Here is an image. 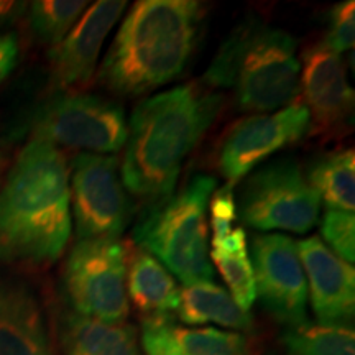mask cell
<instances>
[{
  "label": "cell",
  "mask_w": 355,
  "mask_h": 355,
  "mask_svg": "<svg viewBox=\"0 0 355 355\" xmlns=\"http://www.w3.org/2000/svg\"><path fill=\"white\" fill-rule=\"evenodd\" d=\"M222 96L206 86H178L144 99L127 123L122 183L153 204L175 193L184 162L219 115Z\"/></svg>",
  "instance_id": "6da1fadb"
},
{
  "label": "cell",
  "mask_w": 355,
  "mask_h": 355,
  "mask_svg": "<svg viewBox=\"0 0 355 355\" xmlns=\"http://www.w3.org/2000/svg\"><path fill=\"white\" fill-rule=\"evenodd\" d=\"M69 237L68 163L58 146L32 139L0 189V263H53Z\"/></svg>",
  "instance_id": "7a4b0ae2"
},
{
  "label": "cell",
  "mask_w": 355,
  "mask_h": 355,
  "mask_svg": "<svg viewBox=\"0 0 355 355\" xmlns=\"http://www.w3.org/2000/svg\"><path fill=\"white\" fill-rule=\"evenodd\" d=\"M201 19V3L193 0L135 2L105 53L99 81L127 97L175 81L193 55Z\"/></svg>",
  "instance_id": "3957f363"
},
{
  "label": "cell",
  "mask_w": 355,
  "mask_h": 355,
  "mask_svg": "<svg viewBox=\"0 0 355 355\" xmlns=\"http://www.w3.org/2000/svg\"><path fill=\"white\" fill-rule=\"evenodd\" d=\"M300 74L296 40L247 19L222 42L202 81L209 89H232L241 109L266 114L298 102Z\"/></svg>",
  "instance_id": "277c9868"
},
{
  "label": "cell",
  "mask_w": 355,
  "mask_h": 355,
  "mask_svg": "<svg viewBox=\"0 0 355 355\" xmlns=\"http://www.w3.org/2000/svg\"><path fill=\"white\" fill-rule=\"evenodd\" d=\"M217 181L198 175L150 209L133 230V241L153 255L184 286L214 279L207 250L206 212Z\"/></svg>",
  "instance_id": "5b68a950"
},
{
  "label": "cell",
  "mask_w": 355,
  "mask_h": 355,
  "mask_svg": "<svg viewBox=\"0 0 355 355\" xmlns=\"http://www.w3.org/2000/svg\"><path fill=\"white\" fill-rule=\"evenodd\" d=\"M235 204L237 214L257 230L306 234L321 216V198L293 159H278L252 173Z\"/></svg>",
  "instance_id": "8992f818"
},
{
  "label": "cell",
  "mask_w": 355,
  "mask_h": 355,
  "mask_svg": "<svg viewBox=\"0 0 355 355\" xmlns=\"http://www.w3.org/2000/svg\"><path fill=\"white\" fill-rule=\"evenodd\" d=\"M128 250L119 241H78L63 270L74 314L122 324L130 313L127 295Z\"/></svg>",
  "instance_id": "52a82bcc"
},
{
  "label": "cell",
  "mask_w": 355,
  "mask_h": 355,
  "mask_svg": "<svg viewBox=\"0 0 355 355\" xmlns=\"http://www.w3.org/2000/svg\"><path fill=\"white\" fill-rule=\"evenodd\" d=\"M32 135L55 146L117 153L127 140L125 112L119 102L102 96L64 92L38 109Z\"/></svg>",
  "instance_id": "ba28073f"
},
{
  "label": "cell",
  "mask_w": 355,
  "mask_h": 355,
  "mask_svg": "<svg viewBox=\"0 0 355 355\" xmlns=\"http://www.w3.org/2000/svg\"><path fill=\"white\" fill-rule=\"evenodd\" d=\"M69 193L79 241H119L132 204L117 158L79 153L71 168Z\"/></svg>",
  "instance_id": "9c48e42d"
},
{
  "label": "cell",
  "mask_w": 355,
  "mask_h": 355,
  "mask_svg": "<svg viewBox=\"0 0 355 355\" xmlns=\"http://www.w3.org/2000/svg\"><path fill=\"white\" fill-rule=\"evenodd\" d=\"M309 125L303 102L241 119L229 128L220 145L217 163L222 176L234 188L266 158L308 135Z\"/></svg>",
  "instance_id": "30bf717a"
},
{
  "label": "cell",
  "mask_w": 355,
  "mask_h": 355,
  "mask_svg": "<svg viewBox=\"0 0 355 355\" xmlns=\"http://www.w3.org/2000/svg\"><path fill=\"white\" fill-rule=\"evenodd\" d=\"M248 257L255 275L257 298L265 309L290 327L304 324L308 283L296 242L283 234L254 235Z\"/></svg>",
  "instance_id": "8fae6325"
},
{
  "label": "cell",
  "mask_w": 355,
  "mask_h": 355,
  "mask_svg": "<svg viewBox=\"0 0 355 355\" xmlns=\"http://www.w3.org/2000/svg\"><path fill=\"white\" fill-rule=\"evenodd\" d=\"M300 63V96L309 114L311 135L331 137L347 130L355 101L343 58L321 42L304 50Z\"/></svg>",
  "instance_id": "7c38bea8"
},
{
  "label": "cell",
  "mask_w": 355,
  "mask_h": 355,
  "mask_svg": "<svg viewBox=\"0 0 355 355\" xmlns=\"http://www.w3.org/2000/svg\"><path fill=\"white\" fill-rule=\"evenodd\" d=\"M127 8L123 0H101L86 8L78 24L50 50L53 87L71 92L94 76L99 53L107 35Z\"/></svg>",
  "instance_id": "4fadbf2b"
},
{
  "label": "cell",
  "mask_w": 355,
  "mask_h": 355,
  "mask_svg": "<svg viewBox=\"0 0 355 355\" xmlns=\"http://www.w3.org/2000/svg\"><path fill=\"white\" fill-rule=\"evenodd\" d=\"M296 245L309 286L311 306L319 322L345 326L355 309L354 266L332 254L318 235L303 239Z\"/></svg>",
  "instance_id": "5bb4252c"
},
{
  "label": "cell",
  "mask_w": 355,
  "mask_h": 355,
  "mask_svg": "<svg viewBox=\"0 0 355 355\" xmlns=\"http://www.w3.org/2000/svg\"><path fill=\"white\" fill-rule=\"evenodd\" d=\"M0 355H55L50 324L24 282L0 275Z\"/></svg>",
  "instance_id": "9a60e30c"
},
{
  "label": "cell",
  "mask_w": 355,
  "mask_h": 355,
  "mask_svg": "<svg viewBox=\"0 0 355 355\" xmlns=\"http://www.w3.org/2000/svg\"><path fill=\"white\" fill-rule=\"evenodd\" d=\"M127 295L146 319L168 321L180 306V288L173 275L141 248L127 257Z\"/></svg>",
  "instance_id": "2e32d148"
},
{
  "label": "cell",
  "mask_w": 355,
  "mask_h": 355,
  "mask_svg": "<svg viewBox=\"0 0 355 355\" xmlns=\"http://www.w3.org/2000/svg\"><path fill=\"white\" fill-rule=\"evenodd\" d=\"M64 355H141L137 331L128 324H110L69 314L61 332Z\"/></svg>",
  "instance_id": "e0dca14e"
},
{
  "label": "cell",
  "mask_w": 355,
  "mask_h": 355,
  "mask_svg": "<svg viewBox=\"0 0 355 355\" xmlns=\"http://www.w3.org/2000/svg\"><path fill=\"white\" fill-rule=\"evenodd\" d=\"M178 318L184 324H217L235 331L250 329L254 319L241 309L224 288L212 282L196 283L180 290Z\"/></svg>",
  "instance_id": "ac0fdd59"
},
{
  "label": "cell",
  "mask_w": 355,
  "mask_h": 355,
  "mask_svg": "<svg viewBox=\"0 0 355 355\" xmlns=\"http://www.w3.org/2000/svg\"><path fill=\"white\" fill-rule=\"evenodd\" d=\"M326 202L327 209L354 212L355 209V155L352 148L321 155L308 166L306 175Z\"/></svg>",
  "instance_id": "d6986e66"
},
{
  "label": "cell",
  "mask_w": 355,
  "mask_h": 355,
  "mask_svg": "<svg viewBox=\"0 0 355 355\" xmlns=\"http://www.w3.org/2000/svg\"><path fill=\"white\" fill-rule=\"evenodd\" d=\"M286 355H355V334L340 324H301L283 336Z\"/></svg>",
  "instance_id": "ffe728a7"
},
{
  "label": "cell",
  "mask_w": 355,
  "mask_h": 355,
  "mask_svg": "<svg viewBox=\"0 0 355 355\" xmlns=\"http://www.w3.org/2000/svg\"><path fill=\"white\" fill-rule=\"evenodd\" d=\"M89 3L84 0H37L28 3V25L42 43L55 46L71 32Z\"/></svg>",
  "instance_id": "44dd1931"
},
{
  "label": "cell",
  "mask_w": 355,
  "mask_h": 355,
  "mask_svg": "<svg viewBox=\"0 0 355 355\" xmlns=\"http://www.w3.org/2000/svg\"><path fill=\"white\" fill-rule=\"evenodd\" d=\"M171 336L184 355H245L247 340L239 332L214 327L191 329L171 326Z\"/></svg>",
  "instance_id": "7402d4cb"
},
{
  "label": "cell",
  "mask_w": 355,
  "mask_h": 355,
  "mask_svg": "<svg viewBox=\"0 0 355 355\" xmlns=\"http://www.w3.org/2000/svg\"><path fill=\"white\" fill-rule=\"evenodd\" d=\"M209 259L214 261L220 277L227 283L230 296H232L239 308L250 313L252 306L257 300V288L254 268H252L247 248L237 252H227V254L211 252Z\"/></svg>",
  "instance_id": "603a6c76"
},
{
  "label": "cell",
  "mask_w": 355,
  "mask_h": 355,
  "mask_svg": "<svg viewBox=\"0 0 355 355\" xmlns=\"http://www.w3.org/2000/svg\"><path fill=\"white\" fill-rule=\"evenodd\" d=\"M322 242L327 248L347 261L349 265L355 260V217L354 212L327 209L321 224Z\"/></svg>",
  "instance_id": "cb8c5ba5"
},
{
  "label": "cell",
  "mask_w": 355,
  "mask_h": 355,
  "mask_svg": "<svg viewBox=\"0 0 355 355\" xmlns=\"http://www.w3.org/2000/svg\"><path fill=\"white\" fill-rule=\"evenodd\" d=\"M326 46L336 53H343L352 50L355 43V3L354 0L337 3L332 7L329 15V28L327 37L324 40Z\"/></svg>",
  "instance_id": "d4e9b609"
},
{
  "label": "cell",
  "mask_w": 355,
  "mask_h": 355,
  "mask_svg": "<svg viewBox=\"0 0 355 355\" xmlns=\"http://www.w3.org/2000/svg\"><path fill=\"white\" fill-rule=\"evenodd\" d=\"M211 206V227L212 241H219L234 230V222L237 219V204L232 186L216 189L209 199Z\"/></svg>",
  "instance_id": "484cf974"
},
{
  "label": "cell",
  "mask_w": 355,
  "mask_h": 355,
  "mask_svg": "<svg viewBox=\"0 0 355 355\" xmlns=\"http://www.w3.org/2000/svg\"><path fill=\"white\" fill-rule=\"evenodd\" d=\"M171 324L163 319H145L141 324V345L145 355H184L171 336Z\"/></svg>",
  "instance_id": "4316f807"
},
{
  "label": "cell",
  "mask_w": 355,
  "mask_h": 355,
  "mask_svg": "<svg viewBox=\"0 0 355 355\" xmlns=\"http://www.w3.org/2000/svg\"><path fill=\"white\" fill-rule=\"evenodd\" d=\"M19 61V40L15 35H0V83L6 79Z\"/></svg>",
  "instance_id": "83f0119b"
},
{
  "label": "cell",
  "mask_w": 355,
  "mask_h": 355,
  "mask_svg": "<svg viewBox=\"0 0 355 355\" xmlns=\"http://www.w3.org/2000/svg\"><path fill=\"white\" fill-rule=\"evenodd\" d=\"M26 7H28L26 2H7V0H0V30L15 24L26 12Z\"/></svg>",
  "instance_id": "f1b7e54d"
}]
</instances>
